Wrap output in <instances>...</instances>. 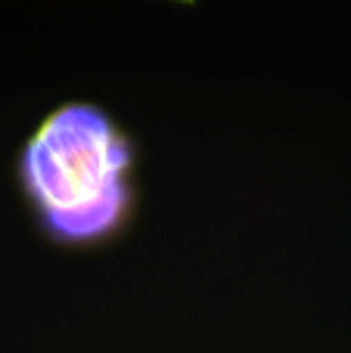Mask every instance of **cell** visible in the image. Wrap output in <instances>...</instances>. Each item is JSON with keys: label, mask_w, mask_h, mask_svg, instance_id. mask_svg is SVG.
Masks as SVG:
<instances>
[{"label": "cell", "mask_w": 351, "mask_h": 353, "mask_svg": "<svg viewBox=\"0 0 351 353\" xmlns=\"http://www.w3.org/2000/svg\"><path fill=\"white\" fill-rule=\"evenodd\" d=\"M131 146L93 105H62L22 152L25 192L59 242H97L131 205Z\"/></svg>", "instance_id": "1"}, {"label": "cell", "mask_w": 351, "mask_h": 353, "mask_svg": "<svg viewBox=\"0 0 351 353\" xmlns=\"http://www.w3.org/2000/svg\"><path fill=\"white\" fill-rule=\"evenodd\" d=\"M184 3H190V0H184Z\"/></svg>", "instance_id": "2"}]
</instances>
